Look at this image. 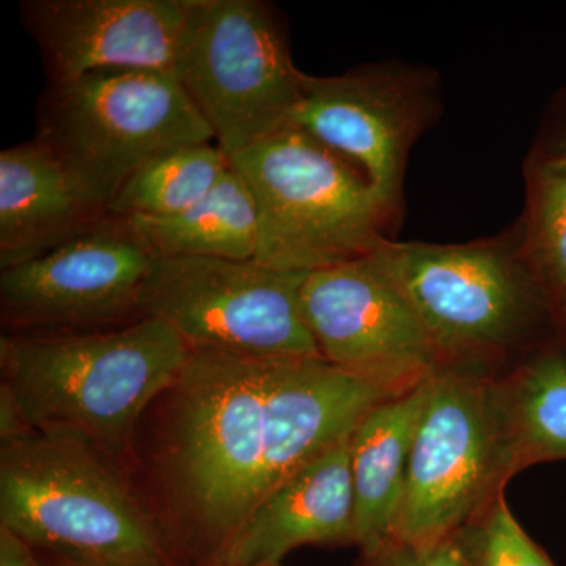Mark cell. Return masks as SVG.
<instances>
[{
    "mask_svg": "<svg viewBox=\"0 0 566 566\" xmlns=\"http://www.w3.org/2000/svg\"><path fill=\"white\" fill-rule=\"evenodd\" d=\"M0 566H43V562L29 543L0 526Z\"/></svg>",
    "mask_w": 566,
    "mask_h": 566,
    "instance_id": "24",
    "label": "cell"
},
{
    "mask_svg": "<svg viewBox=\"0 0 566 566\" xmlns=\"http://www.w3.org/2000/svg\"><path fill=\"white\" fill-rule=\"evenodd\" d=\"M434 107L427 82L411 71L304 74L289 123L356 166L397 210L406 158Z\"/></svg>",
    "mask_w": 566,
    "mask_h": 566,
    "instance_id": "12",
    "label": "cell"
},
{
    "mask_svg": "<svg viewBox=\"0 0 566 566\" xmlns=\"http://www.w3.org/2000/svg\"><path fill=\"white\" fill-rule=\"evenodd\" d=\"M554 155L566 156V137L560 142V145H558L557 150L554 151Z\"/></svg>",
    "mask_w": 566,
    "mask_h": 566,
    "instance_id": "27",
    "label": "cell"
},
{
    "mask_svg": "<svg viewBox=\"0 0 566 566\" xmlns=\"http://www.w3.org/2000/svg\"><path fill=\"white\" fill-rule=\"evenodd\" d=\"M189 0H24L50 84L99 70L174 71Z\"/></svg>",
    "mask_w": 566,
    "mask_h": 566,
    "instance_id": "13",
    "label": "cell"
},
{
    "mask_svg": "<svg viewBox=\"0 0 566 566\" xmlns=\"http://www.w3.org/2000/svg\"><path fill=\"white\" fill-rule=\"evenodd\" d=\"M210 566H282V564L279 565H234V564H227V562H212Z\"/></svg>",
    "mask_w": 566,
    "mask_h": 566,
    "instance_id": "26",
    "label": "cell"
},
{
    "mask_svg": "<svg viewBox=\"0 0 566 566\" xmlns=\"http://www.w3.org/2000/svg\"><path fill=\"white\" fill-rule=\"evenodd\" d=\"M352 436L264 495L214 562L279 565L301 546L356 543Z\"/></svg>",
    "mask_w": 566,
    "mask_h": 566,
    "instance_id": "15",
    "label": "cell"
},
{
    "mask_svg": "<svg viewBox=\"0 0 566 566\" xmlns=\"http://www.w3.org/2000/svg\"><path fill=\"white\" fill-rule=\"evenodd\" d=\"M506 468L516 474L528 464L566 460V357H536L502 386Z\"/></svg>",
    "mask_w": 566,
    "mask_h": 566,
    "instance_id": "19",
    "label": "cell"
},
{
    "mask_svg": "<svg viewBox=\"0 0 566 566\" xmlns=\"http://www.w3.org/2000/svg\"><path fill=\"white\" fill-rule=\"evenodd\" d=\"M371 566H469L458 534L430 545L394 539L370 558Z\"/></svg>",
    "mask_w": 566,
    "mask_h": 566,
    "instance_id": "23",
    "label": "cell"
},
{
    "mask_svg": "<svg viewBox=\"0 0 566 566\" xmlns=\"http://www.w3.org/2000/svg\"><path fill=\"white\" fill-rule=\"evenodd\" d=\"M153 262L125 222L107 216L52 251L0 270L7 334L92 333L136 322Z\"/></svg>",
    "mask_w": 566,
    "mask_h": 566,
    "instance_id": "10",
    "label": "cell"
},
{
    "mask_svg": "<svg viewBox=\"0 0 566 566\" xmlns=\"http://www.w3.org/2000/svg\"><path fill=\"white\" fill-rule=\"evenodd\" d=\"M35 139L109 207L142 164L214 136L174 71L114 69L48 85Z\"/></svg>",
    "mask_w": 566,
    "mask_h": 566,
    "instance_id": "5",
    "label": "cell"
},
{
    "mask_svg": "<svg viewBox=\"0 0 566 566\" xmlns=\"http://www.w3.org/2000/svg\"><path fill=\"white\" fill-rule=\"evenodd\" d=\"M301 311L326 363L390 392H409L446 368L444 356L374 253L308 273Z\"/></svg>",
    "mask_w": 566,
    "mask_h": 566,
    "instance_id": "11",
    "label": "cell"
},
{
    "mask_svg": "<svg viewBox=\"0 0 566 566\" xmlns=\"http://www.w3.org/2000/svg\"><path fill=\"white\" fill-rule=\"evenodd\" d=\"M232 169L214 142L181 145L142 164L115 193L109 216L166 218L203 200Z\"/></svg>",
    "mask_w": 566,
    "mask_h": 566,
    "instance_id": "20",
    "label": "cell"
},
{
    "mask_svg": "<svg viewBox=\"0 0 566 566\" xmlns=\"http://www.w3.org/2000/svg\"><path fill=\"white\" fill-rule=\"evenodd\" d=\"M430 379L376 406L352 436L356 545L368 558L395 539L412 441Z\"/></svg>",
    "mask_w": 566,
    "mask_h": 566,
    "instance_id": "17",
    "label": "cell"
},
{
    "mask_svg": "<svg viewBox=\"0 0 566 566\" xmlns=\"http://www.w3.org/2000/svg\"><path fill=\"white\" fill-rule=\"evenodd\" d=\"M509 476L502 386L442 368L417 424L395 539L430 545L457 535Z\"/></svg>",
    "mask_w": 566,
    "mask_h": 566,
    "instance_id": "8",
    "label": "cell"
},
{
    "mask_svg": "<svg viewBox=\"0 0 566 566\" xmlns=\"http://www.w3.org/2000/svg\"><path fill=\"white\" fill-rule=\"evenodd\" d=\"M275 360L191 352L170 394L164 471L181 526L216 558L260 499Z\"/></svg>",
    "mask_w": 566,
    "mask_h": 566,
    "instance_id": "2",
    "label": "cell"
},
{
    "mask_svg": "<svg viewBox=\"0 0 566 566\" xmlns=\"http://www.w3.org/2000/svg\"><path fill=\"white\" fill-rule=\"evenodd\" d=\"M398 395L324 359L275 360L259 504L282 480L349 438L376 406Z\"/></svg>",
    "mask_w": 566,
    "mask_h": 566,
    "instance_id": "14",
    "label": "cell"
},
{
    "mask_svg": "<svg viewBox=\"0 0 566 566\" xmlns=\"http://www.w3.org/2000/svg\"><path fill=\"white\" fill-rule=\"evenodd\" d=\"M374 256L444 359L512 344L534 318L543 294L524 260L497 244L386 241Z\"/></svg>",
    "mask_w": 566,
    "mask_h": 566,
    "instance_id": "9",
    "label": "cell"
},
{
    "mask_svg": "<svg viewBox=\"0 0 566 566\" xmlns=\"http://www.w3.org/2000/svg\"><path fill=\"white\" fill-rule=\"evenodd\" d=\"M458 538L469 566H556L517 523L504 488L458 532Z\"/></svg>",
    "mask_w": 566,
    "mask_h": 566,
    "instance_id": "22",
    "label": "cell"
},
{
    "mask_svg": "<svg viewBox=\"0 0 566 566\" xmlns=\"http://www.w3.org/2000/svg\"><path fill=\"white\" fill-rule=\"evenodd\" d=\"M259 212L256 262L292 273L370 255L395 214L356 166L286 125L230 158Z\"/></svg>",
    "mask_w": 566,
    "mask_h": 566,
    "instance_id": "4",
    "label": "cell"
},
{
    "mask_svg": "<svg viewBox=\"0 0 566 566\" xmlns=\"http://www.w3.org/2000/svg\"><path fill=\"white\" fill-rule=\"evenodd\" d=\"M43 566H145V565H103V564H91V562L73 560V558L54 556V554H50V558H48L46 562H43Z\"/></svg>",
    "mask_w": 566,
    "mask_h": 566,
    "instance_id": "25",
    "label": "cell"
},
{
    "mask_svg": "<svg viewBox=\"0 0 566 566\" xmlns=\"http://www.w3.org/2000/svg\"><path fill=\"white\" fill-rule=\"evenodd\" d=\"M120 219L155 259H255L259 212L251 188L233 167L188 210L166 218Z\"/></svg>",
    "mask_w": 566,
    "mask_h": 566,
    "instance_id": "18",
    "label": "cell"
},
{
    "mask_svg": "<svg viewBox=\"0 0 566 566\" xmlns=\"http://www.w3.org/2000/svg\"><path fill=\"white\" fill-rule=\"evenodd\" d=\"M523 260L545 296L566 305V156L536 164Z\"/></svg>",
    "mask_w": 566,
    "mask_h": 566,
    "instance_id": "21",
    "label": "cell"
},
{
    "mask_svg": "<svg viewBox=\"0 0 566 566\" xmlns=\"http://www.w3.org/2000/svg\"><path fill=\"white\" fill-rule=\"evenodd\" d=\"M308 273L256 260L155 259L142 289V318L159 319L191 352L270 360L323 359L301 311Z\"/></svg>",
    "mask_w": 566,
    "mask_h": 566,
    "instance_id": "7",
    "label": "cell"
},
{
    "mask_svg": "<svg viewBox=\"0 0 566 566\" xmlns=\"http://www.w3.org/2000/svg\"><path fill=\"white\" fill-rule=\"evenodd\" d=\"M107 216L102 197L41 142L0 153V270L52 251Z\"/></svg>",
    "mask_w": 566,
    "mask_h": 566,
    "instance_id": "16",
    "label": "cell"
},
{
    "mask_svg": "<svg viewBox=\"0 0 566 566\" xmlns=\"http://www.w3.org/2000/svg\"><path fill=\"white\" fill-rule=\"evenodd\" d=\"M191 349L155 318L92 333L0 337V389L36 433L125 455L140 417L180 376Z\"/></svg>",
    "mask_w": 566,
    "mask_h": 566,
    "instance_id": "1",
    "label": "cell"
},
{
    "mask_svg": "<svg viewBox=\"0 0 566 566\" xmlns=\"http://www.w3.org/2000/svg\"><path fill=\"white\" fill-rule=\"evenodd\" d=\"M0 526L54 556L167 566L158 527L114 461L32 430L0 442Z\"/></svg>",
    "mask_w": 566,
    "mask_h": 566,
    "instance_id": "3",
    "label": "cell"
},
{
    "mask_svg": "<svg viewBox=\"0 0 566 566\" xmlns=\"http://www.w3.org/2000/svg\"><path fill=\"white\" fill-rule=\"evenodd\" d=\"M174 73L229 159L289 123L304 80L260 0H189Z\"/></svg>",
    "mask_w": 566,
    "mask_h": 566,
    "instance_id": "6",
    "label": "cell"
}]
</instances>
